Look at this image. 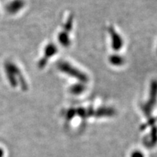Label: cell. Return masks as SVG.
Here are the masks:
<instances>
[{
  "mask_svg": "<svg viewBox=\"0 0 157 157\" xmlns=\"http://www.w3.org/2000/svg\"><path fill=\"white\" fill-rule=\"evenodd\" d=\"M58 68L61 71L68 74L71 76H73L81 80L82 82H86L87 80V77L85 74L82 73V71H78L77 68H74L71 65L66 62H60L58 63Z\"/></svg>",
  "mask_w": 157,
  "mask_h": 157,
  "instance_id": "1",
  "label": "cell"
},
{
  "mask_svg": "<svg viewBox=\"0 0 157 157\" xmlns=\"http://www.w3.org/2000/svg\"><path fill=\"white\" fill-rule=\"evenodd\" d=\"M156 98H157V82L153 81L151 85V94L150 98L148 102L145 103L141 106V109L143 110V112L145 114L148 116L151 112L152 111L153 108L154 107L155 104L156 103Z\"/></svg>",
  "mask_w": 157,
  "mask_h": 157,
  "instance_id": "2",
  "label": "cell"
},
{
  "mask_svg": "<svg viewBox=\"0 0 157 157\" xmlns=\"http://www.w3.org/2000/svg\"><path fill=\"white\" fill-rule=\"evenodd\" d=\"M58 52V48L54 44H49L46 46V48L44 49V55L43 56V58L39 60V67L42 68L44 67L45 65L48 63V60L50 57L55 56Z\"/></svg>",
  "mask_w": 157,
  "mask_h": 157,
  "instance_id": "3",
  "label": "cell"
},
{
  "mask_svg": "<svg viewBox=\"0 0 157 157\" xmlns=\"http://www.w3.org/2000/svg\"><path fill=\"white\" fill-rule=\"evenodd\" d=\"M24 2L23 0H13L7 5V11L10 14L14 15L18 13L24 7Z\"/></svg>",
  "mask_w": 157,
  "mask_h": 157,
  "instance_id": "4",
  "label": "cell"
},
{
  "mask_svg": "<svg viewBox=\"0 0 157 157\" xmlns=\"http://www.w3.org/2000/svg\"><path fill=\"white\" fill-rule=\"evenodd\" d=\"M109 30L110 34L111 36V38H112V48L116 50H119L123 45L122 39H121V36L116 32L112 27L109 28Z\"/></svg>",
  "mask_w": 157,
  "mask_h": 157,
  "instance_id": "5",
  "label": "cell"
},
{
  "mask_svg": "<svg viewBox=\"0 0 157 157\" xmlns=\"http://www.w3.org/2000/svg\"><path fill=\"white\" fill-rule=\"evenodd\" d=\"M58 39L60 44L64 47H68L71 43L70 39L68 38V36L64 32V31L63 32L60 33V34H59L58 36Z\"/></svg>",
  "mask_w": 157,
  "mask_h": 157,
  "instance_id": "6",
  "label": "cell"
},
{
  "mask_svg": "<svg viewBox=\"0 0 157 157\" xmlns=\"http://www.w3.org/2000/svg\"><path fill=\"white\" fill-rule=\"evenodd\" d=\"M84 90H85V87L83 84H75L71 87V92L74 95L81 94Z\"/></svg>",
  "mask_w": 157,
  "mask_h": 157,
  "instance_id": "7",
  "label": "cell"
},
{
  "mask_svg": "<svg viewBox=\"0 0 157 157\" xmlns=\"http://www.w3.org/2000/svg\"><path fill=\"white\" fill-rule=\"evenodd\" d=\"M110 62L115 66H120L123 63L124 59L119 56H113L110 58Z\"/></svg>",
  "mask_w": 157,
  "mask_h": 157,
  "instance_id": "8",
  "label": "cell"
},
{
  "mask_svg": "<svg viewBox=\"0 0 157 157\" xmlns=\"http://www.w3.org/2000/svg\"><path fill=\"white\" fill-rule=\"evenodd\" d=\"M130 157H144V154L140 151H135L131 154Z\"/></svg>",
  "mask_w": 157,
  "mask_h": 157,
  "instance_id": "9",
  "label": "cell"
},
{
  "mask_svg": "<svg viewBox=\"0 0 157 157\" xmlns=\"http://www.w3.org/2000/svg\"><path fill=\"white\" fill-rule=\"evenodd\" d=\"M4 155H5L4 150L2 148H0V157H3Z\"/></svg>",
  "mask_w": 157,
  "mask_h": 157,
  "instance_id": "10",
  "label": "cell"
}]
</instances>
